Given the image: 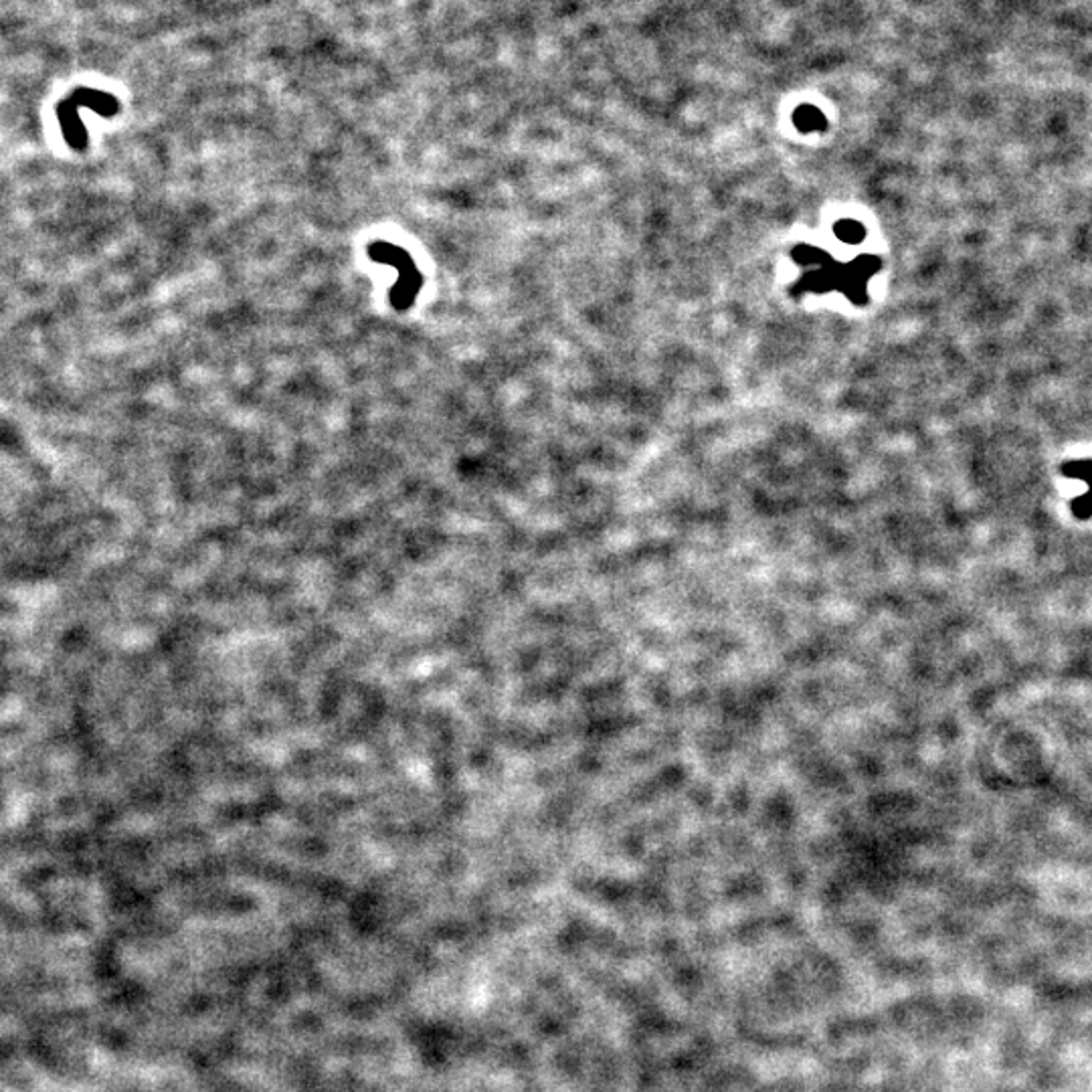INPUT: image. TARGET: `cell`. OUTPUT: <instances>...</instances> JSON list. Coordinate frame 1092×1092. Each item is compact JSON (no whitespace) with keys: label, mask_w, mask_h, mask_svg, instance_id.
<instances>
[{"label":"cell","mask_w":1092,"mask_h":1092,"mask_svg":"<svg viewBox=\"0 0 1092 1092\" xmlns=\"http://www.w3.org/2000/svg\"><path fill=\"white\" fill-rule=\"evenodd\" d=\"M368 255L370 259H375L378 263H389L394 269H397L399 274V282L394 285L391 292V304L393 308L397 309H407L415 304L417 293L421 290V274L415 267V261L411 259V255H409L405 250H401V247H394L391 243H383L377 241L368 247Z\"/></svg>","instance_id":"obj_1"},{"label":"cell","mask_w":1092,"mask_h":1092,"mask_svg":"<svg viewBox=\"0 0 1092 1092\" xmlns=\"http://www.w3.org/2000/svg\"><path fill=\"white\" fill-rule=\"evenodd\" d=\"M793 120H795V126L800 128L801 131H816V130H824L825 128L824 114L819 112L817 107H813L809 104L797 107Z\"/></svg>","instance_id":"obj_2"},{"label":"cell","mask_w":1092,"mask_h":1092,"mask_svg":"<svg viewBox=\"0 0 1092 1092\" xmlns=\"http://www.w3.org/2000/svg\"><path fill=\"white\" fill-rule=\"evenodd\" d=\"M840 237L846 239V241H858L859 235H862V229L858 227L856 223H842L838 227Z\"/></svg>","instance_id":"obj_3"}]
</instances>
